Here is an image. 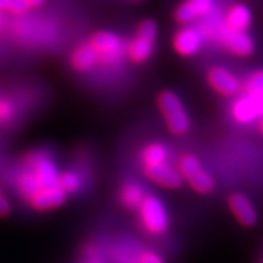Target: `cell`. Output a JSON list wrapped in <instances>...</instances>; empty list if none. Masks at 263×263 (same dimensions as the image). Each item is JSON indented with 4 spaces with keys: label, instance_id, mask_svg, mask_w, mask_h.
Returning <instances> with one entry per match:
<instances>
[{
    "label": "cell",
    "instance_id": "8",
    "mask_svg": "<svg viewBox=\"0 0 263 263\" xmlns=\"http://www.w3.org/2000/svg\"><path fill=\"white\" fill-rule=\"evenodd\" d=\"M202 44V37L197 29L193 27H183L174 34L173 49L180 57H193L199 51Z\"/></svg>",
    "mask_w": 263,
    "mask_h": 263
},
{
    "label": "cell",
    "instance_id": "7",
    "mask_svg": "<svg viewBox=\"0 0 263 263\" xmlns=\"http://www.w3.org/2000/svg\"><path fill=\"white\" fill-rule=\"evenodd\" d=\"M212 6L213 0H184L174 11V18L179 25L186 26L209 14Z\"/></svg>",
    "mask_w": 263,
    "mask_h": 263
},
{
    "label": "cell",
    "instance_id": "2",
    "mask_svg": "<svg viewBox=\"0 0 263 263\" xmlns=\"http://www.w3.org/2000/svg\"><path fill=\"white\" fill-rule=\"evenodd\" d=\"M157 26L151 20H144L138 26L136 35L126 47V55L133 64H144L154 52Z\"/></svg>",
    "mask_w": 263,
    "mask_h": 263
},
{
    "label": "cell",
    "instance_id": "9",
    "mask_svg": "<svg viewBox=\"0 0 263 263\" xmlns=\"http://www.w3.org/2000/svg\"><path fill=\"white\" fill-rule=\"evenodd\" d=\"M144 173L150 180L168 189H176L182 185L183 178L178 170L167 163L144 167Z\"/></svg>",
    "mask_w": 263,
    "mask_h": 263
},
{
    "label": "cell",
    "instance_id": "15",
    "mask_svg": "<svg viewBox=\"0 0 263 263\" xmlns=\"http://www.w3.org/2000/svg\"><path fill=\"white\" fill-rule=\"evenodd\" d=\"M167 150L162 144L150 143L141 151V161L144 167L166 163Z\"/></svg>",
    "mask_w": 263,
    "mask_h": 263
},
{
    "label": "cell",
    "instance_id": "17",
    "mask_svg": "<svg viewBox=\"0 0 263 263\" xmlns=\"http://www.w3.org/2000/svg\"><path fill=\"white\" fill-rule=\"evenodd\" d=\"M190 186L195 190V192L200 194H209L211 193L213 188H215V180L210 173H207L206 171L201 170L199 173H196L195 176L192 177L188 180Z\"/></svg>",
    "mask_w": 263,
    "mask_h": 263
},
{
    "label": "cell",
    "instance_id": "22",
    "mask_svg": "<svg viewBox=\"0 0 263 263\" xmlns=\"http://www.w3.org/2000/svg\"><path fill=\"white\" fill-rule=\"evenodd\" d=\"M138 263H164L163 258L159 254L153 251H140Z\"/></svg>",
    "mask_w": 263,
    "mask_h": 263
},
{
    "label": "cell",
    "instance_id": "18",
    "mask_svg": "<svg viewBox=\"0 0 263 263\" xmlns=\"http://www.w3.org/2000/svg\"><path fill=\"white\" fill-rule=\"evenodd\" d=\"M177 170H178L182 178L189 180L192 177H194L196 173H199L202 170V166L195 156L184 155L180 157L178 162V168Z\"/></svg>",
    "mask_w": 263,
    "mask_h": 263
},
{
    "label": "cell",
    "instance_id": "20",
    "mask_svg": "<svg viewBox=\"0 0 263 263\" xmlns=\"http://www.w3.org/2000/svg\"><path fill=\"white\" fill-rule=\"evenodd\" d=\"M245 93H258L263 91V70L254 72L244 82Z\"/></svg>",
    "mask_w": 263,
    "mask_h": 263
},
{
    "label": "cell",
    "instance_id": "25",
    "mask_svg": "<svg viewBox=\"0 0 263 263\" xmlns=\"http://www.w3.org/2000/svg\"><path fill=\"white\" fill-rule=\"evenodd\" d=\"M44 2L45 0H27L29 8H39L44 4Z\"/></svg>",
    "mask_w": 263,
    "mask_h": 263
},
{
    "label": "cell",
    "instance_id": "21",
    "mask_svg": "<svg viewBox=\"0 0 263 263\" xmlns=\"http://www.w3.org/2000/svg\"><path fill=\"white\" fill-rule=\"evenodd\" d=\"M14 106L6 99H0V123H5L14 116Z\"/></svg>",
    "mask_w": 263,
    "mask_h": 263
},
{
    "label": "cell",
    "instance_id": "13",
    "mask_svg": "<svg viewBox=\"0 0 263 263\" xmlns=\"http://www.w3.org/2000/svg\"><path fill=\"white\" fill-rule=\"evenodd\" d=\"M252 15L248 6L235 4L226 14L224 28L232 32H246L251 26Z\"/></svg>",
    "mask_w": 263,
    "mask_h": 263
},
{
    "label": "cell",
    "instance_id": "6",
    "mask_svg": "<svg viewBox=\"0 0 263 263\" xmlns=\"http://www.w3.org/2000/svg\"><path fill=\"white\" fill-rule=\"evenodd\" d=\"M207 82L222 97H234L241 89V83L238 78L223 67H212L207 72Z\"/></svg>",
    "mask_w": 263,
    "mask_h": 263
},
{
    "label": "cell",
    "instance_id": "3",
    "mask_svg": "<svg viewBox=\"0 0 263 263\" xmlns=\"http://www.w3.org/2000/svg\"><path fill=\"white\" fill-rule=\"evenodd\" d=\"M140 212L141 224L147 233L161 235L168 229V216L163 203L156 196L146 195L138 207Z\"/></svg>",
    "mask_w": 263,
    "mask_h": 263
},
{
    "label": "cell",
    "instance_id": "4",
    "mask_svg": "<svg viewBox=\"0 0 263 263\" xmlns=\"http://www.w3.org/2000/svg\"><path fill=\"white\" fill-rule=\"evenodd\" d=\"M89 44L98 54L99 62L104 65L116 64L123 52H126L121 38L111 32H95L89 39Z\"/></svg>",
    "mask_w": 263,
    "mask_h": 263
},
{
    "label": "cell",
    "instance_id": "19",
    "mask_svg": "<svg viewBox=\"0 0 263 263\" xmlns=\"http://www.w3.org/2000/svg\"><path fill=\"white\" fill-rule=\"evenodd\" d=\"M80 185V177L73 172H64L59 176V186H60L66 194L77 192Z\"/></svg>",
    "mask_w": 263,
    "mask_h": 263
},
{
    "label": "cell",
    "instance_id": "28",
    "mask_svg": "<svg viewBox=\"0 0 263 263\" xmlns=\"http://www.w3.org/2000/svg\"><path fill=\"white\" fill-rule=\"evenodd\" d=\"M132 2H139V0H132Z\"/></svg>",
    "mask_w": 263,
    "mask_h": 263
},
{
    "label": "cell",
    "instance_id": "26",
    "mask_svg": "<svg viewBox=\"0 0 263 263\" xmlns=\"http://www.w3.org/2000/svg\"><path fill=\"white\" fill-rule=\"evenodd\" d=\"M12 0H0V10H5L9 11L10 5H11Z\"/></svg>",
    "mask_w": 263,
    "mask_h": 263
},
{
    "label": "cell",
    "instance_id": "5",
    "mask_svg": "<svg viewBox=\"0 0 263 263\" xmlns=\"http://www.w3.org/2000/svg\"><path fill=\"white\" fill-rule=\"evenodd\" d=\"M232 115L238 122L248 123L257 117L263 116V91L246 93L238 99L232 106Z\"/></svg>",
    "mask_w": 263,
    "mask_h": 263
},
{
    "label": "cell",
    "instance_id": "1",
    "mask_svg": "<svg viewBox=\"0 0 263 263\" xmlns=\"http://www.w3.org/2000/svg\"><path fill=\"white\" fill-rule=\"evenodd\" d=\"M157 106L166 121L167 127L174 136H184L190 129V118L178 95L164 90L157 98Z\"/></svg>",
    "mask_w": 263,
    "mask_h": 263
},
{
    "label": "cell",
    "instance_id": "23",
    "mask_svg": "<svg viewBox=\"0 0 263 263\" xmlns=\"http://www.w3.org/2000/svg\"><path fill=\"white\" fill-rule=\"evenodd\" d=\"M29 10L27 0H12L11 5L9 8V12L15 15H24Z\"/></svg>",
    "mask_w": 263,
    "mask_h": 263
},
{
    "label": "cell",
    "instance_id": "24",
    "mask_svg": "<svg viewBox=\"0 0 263 263\" xmlns=\"http://www.w3.org/2000/svg\"><path fill=\"white\" fill-rule=\"evenodd\" d=\"M11 206H10V201L4 193L2 186H0V217H5L9 215Z\"/></svg>",
    "mask_w": 263,
    "mask_h": 263
},
{
    "label": "cell",
    "instance_id": "11",
    "mask_svg": "<svg viewBox=\"0 0 263 263\" xmlns=\"http://www.w3.org/2000/svg\"><path fill=\"white\" fill-rule=\"evenodd\" d=\"M230 211L235 216L240 224L244 227H252L257 222V212L251 201L242 194H233L228 200Z\"/></svg>",
    "mask_w": 263,
    "mask_h": 263
},
{
    "label": "cell",
    "instance_id": "12",
    "mask_svg": "<svg viewBox=\"0 0 263 263\" xmlns=\"http://www.w3.org/2000/svg\"><path fill=\"white\" fill-rule=\"evenodd\" d=\"M66 195L67 194L60 186L43 189L35 193L27 202L37 211H49L61 206L66 201Z\"/></svg>",
    "mask_w": 263,
    "mask_h": 263
},
{
    "label": "cell",
    "instance_id": "14",
    "mask_svg": "<svg viewBox=\"0 0 263 263\" xmlns=\"http://www.w3.org/2000/svg\"><path fill=\"white\" fill-rule=\"evenodd\" d=\"M99 64L98 54L95 52L89 42L82 43L72 51L70 57V65L74 71L87 72Z\"/></svg>",
    "mask_w": 263,
    "mask_h": 263
},
{
    "label": "cell",
    "instance_id": "16",
    "mask_svg": "<svg viewBox=\"0 0 263 263\" xmlns=\"http://www.w3.org/2000/svg\"><path fill=\"white\" fill-rule=\"evenodd\" d=\"M145 196L141 186L137 183H127L121 190V201L128 209H138Z\"/></svg>",
    "mask_w": 263,
    "mask_h": 263
},
{
    "label": "cell",
    "instance_id": "27",
    "mask_svg": "<svg viewBox=\"0 0 263 263\" xmlns=\"http://www.w3.org/2000/svg\"><path fill=\"white\" fill-rule=\"evenodd\" d=\"M258 127H259V130H261V133H263V116L261 117V120H259Z\"/></svg>",
    "mask_w": 263,
    "mask_h": 263
},
{
    "label": "cell",
    "instance_id": "10",
    "mask_svg": "<svg viewBox=\"0 0 263 263\" xmlns=\"http://www.w3.org/2000/svg\"><path fill=\"white\" fill-rule=\"evenodd\" d=\"M221 41L227 50L239 58L250 57L254 52V41L246 32H232L224 28Z\"/></svg>",
    "mask_w": 263,
    "mask_h": 263
}]
</instances>
